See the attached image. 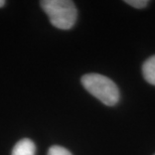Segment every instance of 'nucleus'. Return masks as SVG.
<instances>
[{
    "mask_svg": "<svg viewBox=\"0 0 155 155\" xmlns=\"http://www.w3.org/2000/svg\"><path fill=\"white\" fill-rule=\"evenodd\" d=\"M81 82L90 94L107 106H115L119 102V89L108 77L100 74H87L82 77Z\"/></svg>",
    "mask_w": 155,
    "mask_h": 155,
    "instance_id": "nucleus-1",
    "label": "nucleus"
},
{
    "mask_svg": "<svg viewBox=\"0 0 155 155\" xmlns=\"http://www.w3.org/2000/svg\"><path fill=\"white\" fill-rule=\"evenodd\" d=\"M40 6L49 21L58 29H70L75 25L78 10L75 3L70 0H43Z\"/></svg>",
    "mask_w": 155,
    "mask_h": 155,
    "instance_id": "nucleus-2",
    "label": "nucleus"
},
{
    "mask_svg": "<svg viewBox=\"0 0 155 155\" xmlns=\"http://www.w3.org/2000/svg\"><path fill=\"white\" fill-rule=\"evenodd\" d=\"M35 144L27 138L21 139L15 144L11 155H35Z\"/></svg>",
    "mask_w": 155,
    "mask_h": 155,
    "instance_id": "nucleus-3",
    "label": "nucleus"
},
{
    "mask_svg": "<svg viewBox=\"0 0 155 155\" xmlns=\"http://www.w3.org/2000/svg\"><path fill=\"white\" fill-rule=\"evenodd\" d=\"M142 74L147 83L155 86V55H152L144 61L142 66Z\"/></svg>",
    "mask_w": 155,
    "mask_h": 155,
    "instance_id": "nucleus-4",
    "label": "nucleus"
},
{
    "mask_svg": "<svg viewBox=\"0 0 155 155\" xmlns=\"http://www.w3.org/2000/svg\"><path fill=\"white\" fill-rule=\"evenodd\" d=\"M48 155H72V153L64 147L58 146V145H54L48 149Z\"/></svg>",
    "mask_w": 155,
    "mask_h": 155,
    "instance_id": "nucleus-5",
    "label": "nucleus"
},
{
    "mask_svg": "<svg viewBox=\"0 0 155 155\" xmlns=\"http://www.w3.org/2000/svg\"><path fill=\"white\" fill-rule=\"evenodd\" d=\"M125 2L127 3V4H129L130 6L135 7L137 9H141V8L146 7V6L148 5V3H149L148 0H126Z\"/></svg>",
    "mask_w": 155,
    "mask_h": 155,
    "instance_id": "nucleus-6",
    "label": "nucleus"
},
{
    "mask_svg": "<svg viewBox=\"0 0 155 155\" xmlns=\"http://www.w3.org/2000/svg\"><path fill=\"white\" fill-rule=\"evenodd\" d=\"M4 4H5V1H4V0H0V7L4 6Z\"/></svg>",
    "mask_w": 155,
    "mask_h": 155,
    "instance_id": "nucleus-7",
    "label": "nucleus"
},
{
    "mask_svg": "<svg viewBox=\"0 0 155 155\" xmlns=\"http://www.w3.org/2000/svg\"><path fill=\"white\" fill-rule=\"evenodd\" d=\"M154 155H155V154H154Z\"/></svg>",
    "mask_w": 155,
    "mask_h": 155,
    "instance_id": "nucleus-8",
    "label": "nucleus"
}]
</instances>
